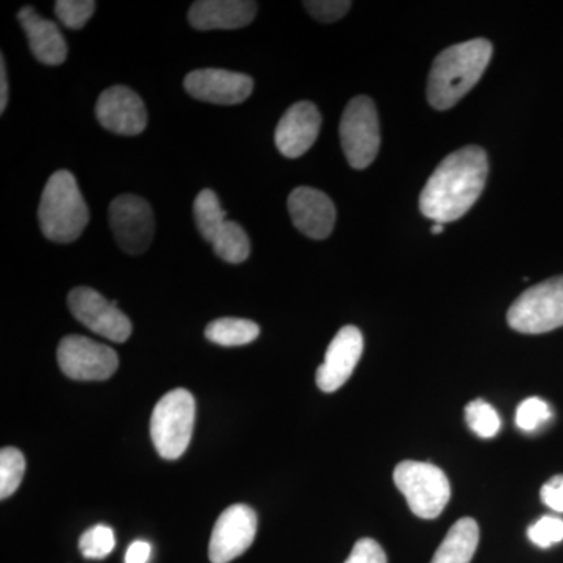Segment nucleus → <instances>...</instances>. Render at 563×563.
I'll return each instance as SVG.
<instances>
[{
	"label": "nucleus",
	"instance_id": "1",
	"mask_svg": "<svg viewBox=\"0 0 563 563\" xmlns=\"http://www.w3.org/2000/svg\"><path fill=\"white\" fill-rule=\"evenodd\" d=\"M488 176L483 147L465 146L453 152L429 177L420 196V210L440 224L461 220L483 195Z\"/></svg>",
	"mask_w": 563,
	"mask_h": 563
},
{
	"label": "nucleus",
	"instance_id": "2",
	"mask_svg": "<svg viewBox=\"0 0 563 563\" xmlns=\"http://www.w3.org/2000/svg\"><path fill=\"white\" fill-rule=\"evenodd\" d=\"M490 41L477 38L448 47L433 60L428 101L433 109L450 110L476 87L492 60Z\"/></svg>",
	"mask_w": 563,
	"mask_h": 563
},
{
	"label": "nucleus",
	"instance_id": "3",
	"mask_svg": "<svg viewBox=\"0 0 563 563\" xmlns=\"http://www.w3.org/2000/svg\"><path fill=\"white\" fill-rule=\"evenodd\" d=\"M41 231L55 243L76 242L90 221V210L76 177L66 169L52 174L41 195Z\"/></svg>",
	"mask_w": 563,
	"mask_h": 563
},
{
	"label": "nucleus",
	"instance_id": "4",
	"mask_svg": "<svg viewBox=\"0 0 563 563\" xmlns=\"http://www.w3.org/2000/svg\"><path fill=\"white\" fill-rule=\"evenodd\" d=\"M195 396L185 388L166 393L151 418V437L155 450L166 461H176L187 451L195 429Z\"/></svg>",
	"mask_w": 563,
	"mask_h": 563
},
{
	"label": "nucleus",
	"instance_id": "5",
	"mask_svg": "<svg viewBox=\"0 0 563 563\" xmlns=\"http://www.w3.org/2000/svg\"><path fill=\"white\" fill-rule=\"evenodd\" d=\"M393 479L399 492L406 496L410 510L422 520H435L450 503V481L432 463L401 462L396 466Z\"/></svg>",
	"mask_w": 563,
	"mask_h": 563
},
{
	"label": "nucleus",
	"instance_id": "6",
	"mask_svg": "<svg viewBox=\"0 0 563 563\" xmlns=\"http://www.w3.org/2000/svg\"><path fill=\"white\" fill-rule=\"evenodd\" d=\"M514 331L544 333L563 325V276L533 285L518 296L507 312Z\"/></svg>",
	"mask_w": 563,
	"mask_h": 563
},
{
	"label": "nucleus",
	"instance_id": "7",
	"mask_svg": "<svg viewBox=\"0 0 563 563\" xmlns=\"http://www.w3.org/2000/svg\"><path fill=\"white\" fill-rule=\"evenodd\" d=\"M340 139L352 168L365 169L376 161L380 147V128L372 99L357 96L347 103L340 122Z\"/></svg>",
	"mask_w": 563,
	"mask_h": 563
},
{
	"label": "nucleus",
	"instance_id": "8",
	"mask_svg": "<svg viewBox=\"0 0 563 563\" xmlns=\"http://www.w3.org/2000/svg\"><path fill=\"white\" fill-rule=\"evenodd\" d=\"M57 358L62 372L74 380H107L120 366L114 350L81 335L65 336L58 346Z\"/></svg>",
	"mask_w": 563,
	"mask_h": 563
},
{
	"label": "nucleus",
	"instance_id": "9",
	"mask_svg": "<svg viewBox=\"0 0 563 563\" xmlns=\"http://www.w3.org/2000/svg\"><path fill=\"white\" fill-rule=\"evenodd\" d=\"M68 306L77 321L110 342L124 343L132 335V322L121 312L118 302L109 301L92 288H74Z\"/></svg>",
	"mask_w": 563,
	"mask_h": 563
},
{
	"label": "nucleus",
	"instance_id": "10",
	"mask_svg": "<svg viewBox=\"0 0 563 563\" xmlns=\"http://www.w3.org/2000/svg\"><path fill=\"white\" fill-rule=\"evenodd\" d=\"M111 231L128 254H143L154 239L155 218L150 203L135 195L118 196L109 209Z\"/></svg>",
	"mask_w": 563,
	"mask_h": 563
},
{
	"label": "nucleus",
	"instance_id": "11",
	"mask_svg": "<svg viewBox=\"0 0 563 563\" xmlns=\"http://www.w3.org/2000/svg\"><path fill=\"white\" fill-rule=\"evenodd\" d=\"M257 515L250 506L235 504L220 515L211 532V563H229L246 553L257 536Z\"/></svg>",
	"mask_w": 563,
	"mask_h": 563
},
{
	"label": "nucleus",
	"instance_id": "12",
	"mask_svg": "<svg viewBox=\"0 0 563 563\" xmlns=\"http://www.w3.org/2000/svg\"><path fill=\"white\" fill-rule=\"evenodd\" d=\"M184 85L191 98L217 106L242 103L254 90V80L246 74L214 68L192 70Z\"/></svg>",
	"mask_w": 563,
	"mask_h": 563
},
{
	"label": "nucleus",
	"instance_id": "13",
	"mask_svg": "<svg viewBox=\"0 0 563 563\" xmlns=\"http://www.w3.org/2000/svg\"><path fill=\"white\" fill-rule=\"evenodd\" d=\"M96 117L103 129L117 135H140L147 125L144 102L135 91L122 85L111 87L99 96Z\"/></svg>",
	"mask_w": 563,
	"mask_h": 563
},
{
	"label": "nucleus",
	"instance_id": "14",
	"mask_svg": "<svg viewBox=\"0 0 563 563\" xmlns=\"http://www.w3.org/2000/svg\"><path fill=\"white\" fill-rule=\"evenodd\" d=\"M362 352V332L355 325H344L340 329L325 351L324 363L317 372L320 390L333 393L342 388L361 362Z\"/></svg>",
	"mask_w": 563,
	"mask_h": 563
},
{
	"label": "nucleus",
	"instance_id": "15",
	"mask_svg": "<svg viewBox=\"0 0 563 563\" xmlns=\"http://www.w3.org/2000/svg\"><path fill=\"white\" fill-rule=\"evenodd\" d=\"M321 129L320 110L312 102H298L285 111L277 124L274 141L287 158H298L313 146Z\"/></svg>",
	"mask_w": 563,
	"mask_h": 563
},
{
	"label": "nucleus",
	"instance_id": "16",
	"mask_svg": "<svg viewBox=\"0 0 563 563\" xmlns=\"http://www.w3.org/2000/svg\"><path fill=\"white\" fill-rule=\"evenodd\" d=\"M288 211L299 232L313 240H324L335 225V206L328 195L310 187H299L288 198Z\"/></svg>",
	"mask_w": 563,
	"mask_h": 563
},
{
	"label": "nucleus",
	"instance_id": "17",
	"mask_svg": "<svg viewBox=\"0 0 563 563\" xmlns=\"http://www.w3.org/2000/svg\"><path fill=\"white\" fill-rule=\"evenodd\" d=\"M257 3L250 0H199L188 11V21L198 31H233L251 24Z\"/></svg>",
	"mask_w": 563,
	"mask_h": 563
},
{
	"label": "nucleus",
	"instance_id": "18",
	"mask_svg": "<svg viewBox=\"0 0 563 563\" xmlns=\"http://www.w3.org/2000/svg\"><path fill=\"white\" fill-rule=\"evenodd\" d=\"M22 29L27 35L29 47L36 60L44 65L57 66L68 57V44L57 24L44 20L32 7H24L18 14Z\"/></svg>",
	"mask_w": 563,
	"mask_h": 563
},
{
	"label": "nucleus",
	"instance_id": "19",
	"mask_svg": "<svg viewBox=\"0 0 563 563\" xmlns=\"http://www.w3.org/2000/svg\"><path fill=\"white\" fill-rule=\"evenodd\" d=\"M479 544V526L473 518H462L446 533L431 563H470Z\"/></svg>",
	"mask_w": 563,
	"mask_h": 563
},
{
	"label": "nucleus",
	"instance_id": "20",
	"mask_svg": "<svg viewBox=\"0 0 563 563\" xmlns=\"http://www.w3.org/2000/svg\"><path fill=\"white\" fill-rule=\"evenodd\" d=\"M261 335V328L251 320L242 318H220L211 321L206 329L207 340L220 346H244Z\"/></svg>",
	"mask_w": 563,
	"mask_h": 563
},
{
	"label": "nucleus",
	"instance_id": "21",
	"mask_svg": "<svg viewBox=\"0 0 563 563\" xmlns=\"http://www.w3.org/2000/svg\"><path fill=\"white\" fill-rule=\"evenodd\" d=\"M211 244L218 257L224 262L242 263L250 257V239L242 225L236 222L225 221Z\"/></svg>",
	"mask_w": 563,
	"mask_h": 563
},
{
	"label": "nucleus",
	"instance_id": "22",
	"mask_svg": "<svg viewBox=\"0 0 563 563\" xmlns=\"http://www.w3.org/2000/svg\"><path fill=\"white\" fill-rule=\"evenodd\" d=\"M192 210H195L196 225H198L203 240L209 243L213 242L214 235L220 231L222 224L228 221L217 192L211 190L199 192Z\"/></svg>",
	"mask_w": 563,
	"mask_h": 563
},
{
	"label": "nucleus",
	"instance_id": "23",
	"mask_svg": "<svg viewBox=\"0 0 563 563\" xmlns=\"http://www.w3.org/2000/svg\"><path fill=\"white\" fill-rule=\"evenodd\" d=\"M25 473V459L16 448L0 451V499L10 498L20 488Z\"/></svg>",
	"mask_w": 563,
	"mask_h": 563
},
{
	"label": "nucleus",
	"instance_id": "24",
	"mask_svg": "<svg viewBox=\"0 0 563 563\" xmlns=\"http://www.w3.org/2000/svg\"><path fill=\"white\" fill-rule=\"evenodd\" d=\"M465 420L470 429L481 439H493L501 429V418L484 399H476L466 406Z\"/></svg>",
	"mask_w": 563,
	"mask_h": 563
},
{
	"label": "nucleus",
	"instance_id": "25",
	"mask_svg": "<svg viewBox=\"0 0 563 563\" xmlns=\"http://www.w3.org/2000/svg\"><path fill=\"white\" fill-rule=\"evenodd\" d=\"M117 539L113 529L107 525H96L81 533L79 540L80 553L91 561H101L114 550Z\"/></svg>",
	"mask_w": 563,
	"mask_h": 563
},
{
	"label": "nucleus",
	"instance_id": "26",
	"mask_svg": "<svg viewBox=\"0 0 563 563\" xmlns=\"http://www.w3.org/2000/svg\"><path fill=\"white\" fill-rule=\"evenodd\" d=\"M551 418H553V410L550 404L537 396L525 399L517 410V426L525 432L539 431Z\"/></svg>",
	"mask_w": 563,
	"mask_h": 563
},
{
	"label": "nucleus",
	"instance_id": "27",
	"mask_svg": "<svg viewBox=\"0 0 563 563\" xmlns=\"http://www.w3.org/2000/svg\"><path fill=\"white\" fill-rule=\"evenodd\" d=\"M96 11L92 0H58L55 2V14L63 25L73 31H80Z\"/></svg>",
	"mask_w": 563,
	"mask_h": 563
},
{
	"label": "nucleus",
	"instance_id": "28",
	"mask_svg": "<svg viewBox=\"0 0 563 563\" xmlns=\"http://www.w3.org/2000/svg\"><path fill=\"white\" fill-rule=\"evenodd\" d=\"M528 537L536 547L543 548V550L563 542L562 518L544 515L539 521L529 526Z\"/></svg>",
	"mask_w": 563,
	"mask_h": 563
},
{
	"label": "nucleus",
	"instance_id": "29",
	"mask_svg": "<svg viewBox=\"0 0 563 563\" xmlns=\"http://www.w3.org/2000/svg\"><path fill=\"white\" fill-rule=\"evenodd\" d=\"M352 3L344 0H310L303 2V7L309 11L314 20L320 22H335L342 20L344 14L350 11Z\"/></svg>",
	"mask_w": 563,
	"mask_h": 563
},
{
	"label": "nucleus",
	"instance_id": "30",
	"mask_svg": "<svg viewBox=\"0 0 563 563\" xmlns=\"http://www.w3.org/2000/svg\"><path fill=\"white\" fill-rule=\"evenodd\" d=\"M344 563H387V555L376 540L362 539L354 544Z\"/></svg>",
	"mask_w": 563,
	"mask_h": 563
},
{
	"label": "nucleus",
	"instance_id": "31",
	"mask_svg": "<svg viewBox=\"0 0 563 563\" xmlns=\"http://www.w3.org/2000/svg\"><path fill=\"white\" fill-rule=\"evenodd\" d=\"M540 496H542V501L544 506L550 507V509L554 510V512L562 514L563 474H559V476L551 477V479L543 485L542 492H540Z\"/></svg>",
	"mask_w": 563,
	"mask_h": 563
},
{
	"label": "nucleus",
	"instance_id": "32",
	"mask_svg": "<svg viewBox=\"0 0 563 563\" xmlns=\"http://www.w3.org/2000/svg\"><path fill=\"white\" fill-rule=\"evenodd\" d=\"M152 553L151 544L144 540H135L125 553V563H147Z\"/></svg>",
	"mask_w": 563,
	"mask_h": 563
},
{
	"label": "nucleus",
	"instance_id": "33",
	"mask_svg": "<svg viewBox=\"0 0 563 563\" xmlns=\"http://www.w3.org/2000/svg\"><path fill=\"white\" fill-rule=\"evenodd\" d=\"M9 103V79H7L5 58H0V113H3Z\"/></svg>",
	"mask_w": 563,
	"mask_h": 563
},
{
	"label": "nucleus",
	"instance_id": "34",
	"mask_svg": "<svg viewBox=\"0 0 563 563\" xmlns=\"http://www.w3.org/2000/svg\"><path fill=\"white\" fill-rule=\"evenodd\" d=\"M443 225L444 224H440V222H433V225H432L433 235H440V233L443 232Z\"/></svg>",
	"mask_w": 563,
	"mask_h": 563
}]
</instances>
